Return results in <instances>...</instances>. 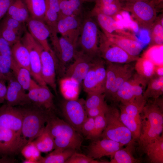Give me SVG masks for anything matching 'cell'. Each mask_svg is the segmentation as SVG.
I'll list each match as a JSON object with an SVG mask.
<instances>
[{"label":"cell","instance_id":"6da1fadb","mask_svg":"<svg viewBox=\"0 0 163 163\" xmlns=\"http://www.w3.org/2000/svg\"><path fill=\"white\" fill-rule=\"evenodd\" d=\"M141 117L139 147L144 151L147 145L160 136L163 130V101L158 98L145 104Z\"/></svg>","mask_w":163,"mask_h":163},{"label":"cell","instance_id":"7a4b0ae2","mask_svg":"<svg viewBox=\"0 0 163 163\" xmlns=\"http://www.w3.org/2000/svg\"><path fill=\"white\" fill-rule=\"evenodd\" d=\"M23 120L21 138L23 145L34 141L43 131L49 113L34 106L21 109Z\"/></svg>","mask_w":163,"mask_h":163},{"label":"cell","instance_id":"3957f363","mask_svg":"<svg viewBox=\"0 0 163 163\" xmlns=\"http://www.w3.org/2000/svg\"><path fill=\"white\" fill-rule=\"evenodd\" d=\"M105 115L107 123L100 136L102 138L110 139L124 145L133 140L131 133L121 121L117 108L109 106Z\"/></svg>","mask_w":163,"mask_h":163},{"label":"cell","instance_id":"277c9868","mask_svg":"<svg viewBox=\"0 0 163 163\" xmlns=\"http://www.w3.org/2000/svg\"><path fill=\"white\" fill-rule=\"evenodd\" d=\"M99 31L96 22L91 17L82 21L77 42V49L89 57H100L99 51Z\"/></svg>","mask_w":163,"mask_h":163},{"label":"cell","instance_id":"5b68a950","mask_svg":"<svg viewBox=\"0 0 163 163\" xmlns=\"http://www.w3.org/2000/svg\"><path fill=\"white\" fill-rule=\"evenodd\" d=\"M122 10L130 13L139 26L149 30L156 19L157 11L152 2L120 0Z\"/></svg>","mask_w":163,"mask_h":163},{"label":"cell","instance_id":"8992f818","mask_svg":"<svg viewBox=\"0 0 163 163\" xmlns=\"http://www.w3.org/2000/svg\"><path fill=\"white\" fill-rule=\"evenodd\" d=\"M104 94L105 97L114 100L119 88L133 76V69L130 65L107 62Z\"/></svg>","mask_w":163,"mask_h":163},{"label":"cell","instance_id":"52a82bcc","mask_svg":"<svg viewBox=\"0 0 163 163\" xmlns=\"http://www.w3.org/2000/svg\"><path fill=\"white\" fill-rule=\"evenodd\" d=\"M56 32H52L50 36L53 51L57 60V70L63 77L67 65L74 59L78 51L77 45L61 36L59 37Z\"/></svg>","mask_w":163,"mask_h":163},{"label":"cell","instance_id":"ba28073f","mask_svg":"<svg viewBox=\"0 0 163 163\" xmlns=\"http://www.w3.org/2000/svg\"><path fill=\"white\" fill-rule=\"evenodd\" d=\"M99 51L100 57L107 62L128 64L136 61L138 56H131L120 47L110 41L99 31Z\"/></svg>","mask_w":163,"mask_h":163},{"label":"cell","instance_id":"9c48e42d","mask_svg":"<svg viewBox=\"0 0 163 163\" xmlns=\"http://www.w3.org/2000/svg\"><path fill=\"white\" fill-rule=\"evenodd\" d=\"M21 41L29 51L30 70L32 77L39 85H46L42 78L41 73V54L43 48L27 31L25 32Z\"/></svg>","mask_w":163,"mask_h":163},{"label":"cell","instance_id":"30bf717a","mask_svg":"<svg viewBox=\"0 0 163 163\" xmlns=\"http://www.w3.org/2000/svg\"><path fill=\"white\" fill-rule=\"evenodd\" d=\"M84 101L82 99L66 100L61 104L62 111L66 121L81 134L82 125L87 117Z\"/></svg>","mask_w":163,"mask_h":163},{"label":"cell","instance_id":"8fae6325","mask_svg":"<svg viewBox=\"0 0 163 163\" xmlns=\"http://www.w3.org/2000/svg\"><path fill=\"white\" fill-rule=\"evenodd\" d=\"M45 126L52 136L70 139L82 142L81 134L66 121L60 119L53 113L48 114Z\"/></svg>","mask_w":163,"mask_h":163},{"label":"cell","instance_id":"7c38bea8","mask_svg":"<svg viewBox=\"0 0 163 163\" xmlns=\"http://www.w3.org/2000/svg\"><path fill=\"white\" fill-rule=\"evenodd\" d=\"M95 58L78 51L74 59V62L66 68L62 78L71 79L78 85L81 84Z\"/></svg>","mask_w":163,"mask_h":163},{"label":"cell","instance_id":"4fadbf2b","mask_svg":"<svg viewBox=\"0 0 163 163\" xmlns=\"http://www.w3.org/2000/svg\"><path fill=\"white\" fill-rule=\"evenodd\" d=\"M23 115L21 109L7 104L0 107V125L15 133L21 140Z\"/></svg>","mask_w":163,"mask_h":163},{"label":"cell","instance_id":"5bb4252c","mask_svg":"<svg viewBox=\"0 0 163 163\" xmlns=\"http://www.w3.org/2000/svg\"><path fill=\"white\" fill-rule=\"evenodd\" d=\"M31 104L48 113L55 109L54 96L47 85L38 86L28 91L27 93Z\"/></svg>","mask_w":163,"mask_h":163},{"label":"cell","instance_id":"9a60e30c","mask_svg":"<svg viewBox=\"0 0 163 163\" xmlns=\"http://www.w3.org/2000/svg\"><path fill=\"white\" fill-rule=\"evenodd\" d=\"M82 22L79 16H59L56 25L57 32L77 45Z\"/></svg>","mask_w":163,"mask_h":163},{"label":"cell","instance_id":"2e32d148","mask_svg":"<svg viewBox=\"0 0 163 163\" xmlns=\"http://www.w3.org/2000/svg\"><path fill=\"white\" fill-rule=\"evenodd\" d=\"M41 73L42 78L46 85L50 86L57 93L56 81L57 60L53 50L47 51L44 50L41 54Z\"/></svg>","mask_w":163,"mask_h":163},{"label":"cell","instance_id":"e0dca14e","mask_svg":"<svg viewBox=\"0 0 163 163\" xmlns=\"http://www.w3.org/2000/svg\"><path fill=\"white\" fill-rule=\"evenodd\" d=\"M23 146L14 133L0 125V158L16 154L20 152Z\"/></svg>","mask_w":163,"mask_h":163},{"label":"cell","instance_id":"ac0fdd59","mask_svg":"<svg viewBox=\"0 0 163 163\" xmlns=\"http://www.w3.org/2000/svg\"><path fill=\"white\" fill-rule=\"evenodd\" d=\"M123 144L106 138L93 142L87 148V155L93 159L105 156L112 157L118 150L122 148Z\"/></svg>","mask_w":163,"mask_h":163},{"label":"cell","instance_id":"d6986e66","mask_svg":"<svg viewBox=\"0 0 163 163\" xmlns=\"http://www.w3.org/2000/svg\"><path fill=\"white\" fill-rule=\"evenodd\" d=\"M5 100L7 104L14 107L30 104L27 93L14 76L9 79Z\"/></svg>","mask_w":163,"mask_h":163},{"label":"cell","instance_id":"ffe728a7","mask_svg":"<svg viewBox=\"0 0 163 163\" xmlns=\"http://www.w3.org/2000/svg\"><path fill=\"white\" fill-rule=\"evenodd\" d=\"M29 32L33 38L41 45L44 50L51 51L47 40L51 30L43 21L30 17L27 22Z\"/></svg>","mask_w":163,"mask_h":163},{"label":"cell","instance_id":"44dd1931","mask_svg":"<svg viewBox=\"0 0 163 163\" xmlns=\"http://www.w3.org/2000/svg\"><path fill=\"white\" fill-rule=\"evenodd\" d=\"M94 17L105 35H116L135 38L133 35L120 28L113 18L98 12H90Z\"/></svg>","mask_w":163,"mask_h":163},{"label":"cell","instance_id":"7402d4cb","mask_svg":"<svg viewBox=\"0 0 163 163\" xmlns=\"http://www.w3.org/2000/svg\"><path fill=\"white\" fill-rule=\"evenodd\" d=\"M105 35L110 41L131 56H138L142 50V44L136 38L116 35Z\"/></svg>","mask_w":163,"mask_h":163},{"label":"cell","instance_id":"603a6c76","mask_svg":"<svg viewBox=\"0 0 163 163\" xmlns=\"http://www.w3.org/2000/svg\"><path fill=\"white\" fill-rule=\"evenodd\" d=\"M11 69L16 80L25 90L28 91L39 85L32 78L30 71L18 65L13 58Z\"/></svg>","mask_w":163,"mask_h":163},{"label":"cell","instance_id":"cb8c5ba5","mask_svg":"<svg viewBox=\"0 0 163 163\" xmlns=\"http://www.w3.org/2000/svg\"><path fill=\"white\" fill-rule=\"evenodd\" d=\"M11 51L12 58L16 63L30 71L29 51L21 40L11 46Z\"/></svg>","mask_w":163,"mask_h":163},{"label":"cell","instance_id":"d4e9b609","mask_svg":"<svg viewBox=\"0 0 163 163\" xmlns=\"http://www.w3.org/2000/svg\"><path fill=\"white\" fill-rule=\"evenodd\" d=\"M144 152L151 162L163 163V135H162L148 144Z\"/></svg>","mask_w":163,"mask_h":163},{"label":"cell","instance_id":"484cf974","mask_svg":"<svg viewBox=\"0 0 163 163\" xmlns=\"http://www.w3.org/2000/svg\"><path fill=\"white\" fill-rule=\"evenodd\" d=\"M76 150L71 149L55 148L48 155L42 157L38 163H65Z\"/></svg>","mask_w":163,"mask_h":163},{"label":"cell","instance_id":"4316f807","mask_svg":"<svg viewBox=\"0 0 163 163\" xmlns=\"http://www.w3.org/2000/svg\"><path fill=\"white\" fill-rule=\"evenodd\" d=\"M147 84V88L143 94L146 101L149 98L156 99L163 94V76L154 75L149 80Z\"/></svg>","mask_w":163,"mask_h":163},{"label":"cell","instance_id":"83f0119b","mask_svg":"<svg viewBox=\"0 0 163 163\" xmlns=\"http://www.w3.org/2000/svg\"><path fill=\"white\" fill-rule=\"evenodd\" d=\"M135 141L132 140L126 145L117 151L111 157L110 163H134L138 160L133 155Z\"/></svg>","mask_w":163,"mask_h":163},{"label":"cell","instance_id":"f1b7e54d","mask_svg":"<svg viewBox=\"0 0 163 163\" xmlns=\"http://www.w3.org/2000/svg\"><path fill=\"white\" fill-rule=\"evenodd\" d=\"M155 65L150 60L143 56L136 61L135 68L137 73L148 82L155 75Z\"/></svg>","mask_w":163,"mask_h":163},{"label":"cell","instance_id":"f546056e","mask_svg":"<svg viewBox=\"0 0 163 163\" xmlns=\"http://www.w3.org/2000/svg\"><path fill=\"white\" fill-rule=\"evenodd\" d=\"M33 141L41 152L47 153L55 149L54 139L46 126L40 135Z\"/></svg>","mask_w":163,"mask_h":163},{"label":"cell","instance_id":"4dcf8cb0","mask_svg":"<svg viewBox=\"0 0 163 163\" xmlns=\"http://www.w3.org/2000/svg\"><path fill=\"white\" fill-rule=\"evenodd\" d=\"M32 18L44 21L47 6L45 0H23Z\"/></svg>","mask_w":163,"mask_h":163},{"label":"cell","instance_id":"1f68e13d","mask_svg":"<svg viewBox=\"0 0 163 163\" xmlns=\"http://www.w3.org/2000/svg\"><path fill=\"white\" fill-rule=\"evenodd\" d=\"M62 16H79L81 13L82 4L81 0H58Z\"/></svg>","mask_w":163,"mask_h":163},{"label":"cell","instance_id":"d6a6232c","mask_svg":"<svg viewBox=\"0 0 163 163\" xmlns=\"http://www.w3.org/2000/svg\"><path fill=\"white\" fill-rule=\"evenodd\" d=\"M129 78L119 88L116 94L114 100L121 103L134 102L135 98L133 89V78Z\"/></svg>","mask_w":163,"mask_h":163},{"label":"cell","instance_id":"836d02e7","mask_svg":"<svg viewBox=\"0 0 163 163\" xmlns=\"http://www.w3.org/2000/svg\"><path fill=\"white\" fill-rule=\"evenodd\" d=\"M120 119L125 126L131 132L132 140L138 141L140 136L141 124L133 117L120 108Z\"/></svg>","mask_w":163,"mask_h":163},{"label":"cell","instance_id":"e575fe53","mask_svg":"<svg viewBox=\"0 0 163 163\" xmlns=\"http://www.w3.org/2000/svg\"><path fill=\"white\" fill-rule=\"evenodd\" d=\"M149 31L151 40L149 47L163 46V17L162 16L157 18Z\"/></svg>","mask_w":163,"mask_h":163},{"label":"cell","instance_id":"d590c367","mask_svg":"<svg viewBox=\"0 0 163 163\" xmlns=\"http://www.w3.org/2000/svg\"><path fill=\"white\" fill-rule=\"evenodd\" d=\"M94 60L91 67L82 81L83 89L87 94L91 93H103L98 85L94 66Z\"/></svg>","mask_w":163,"mask_h":163},{"label":"cell","instance_id":"8d00e7d4","mask_svg":"<svg viewBox=\"0 0 163 163\" xmlns=\"http://www.w3.org/2000/svg\"><path fill=\"white\" fill-rule=\"evenodd\" d=\"M20 152L25 159L33 161L35 163H38L42 157L41 152L33 141L28 142L24 145Z\"/></svg>","mask_w":163,"mask_h":163},{"label":"cell","instance_id":"74e56055","mask_svg":"<svg viewBox=\"0 0 163 163\" xmlns=\"http://www.w3.org/2000/svg\"><path fill=\"white\" fill-rule=\"evenodd\" d=\"M86 99L84 101L86 110L95 108L106 103L105 101V95L103 93H91L88 94Z\"/></svg>","mask_w":163,"mask_h":163},{"label":"cell","instance_id":"f35d334b","mask_svg":"<svg viewBox=\"0 0 163 163\" xmlns=\"http://www.w3.org/2000/svg\"><path fill=\"white\" fill-rule=\"evenodd\" d=\"M122 10L120 1L119 2L102 6L95 5L91 12H98L113 18Z\"/></svg>","mask_w":163,"mask_h":163},{"label":"cell","instance_id":"ab89813d","mask_svg":"<svg viewBox=\"0 0 163 163\" xmlns=\"http://www.w3.org/2000/svg\"><path fill=\"white\" fill-rule=\"evenodd\" d=\"M122 104L120 108L135 118L141 124L140 113L142 112L143 107L133 102H127Z\"/></svg>","mask_w":163,"mask_h":163},{"label":"cell","instance_id":"60d3db41","mask_svg":"<svg viewBox=\"0 0 163 163\" xmlns=\"http://www.w3.org/2000/svg\"><path fill=\"white\" fill-rule=\"evenodd\" d=\"M59 16V13L47 6L44 21L50 28L51 32L57 33L56 25Z\"/></svg>","mask_w":163,"mask_h":163},{"label":"cell","instance_id":"b9f144b4","mask_svg":"<svg viewBox=\"0 0 163 163\" xmlns=\"http://www.w3.org/2000/svg\"><path fill=\"white\" fill-rule=\"evenodd\" d=\"M0 31L4 38L11 47L21 40V36L13 30L0 23Z\"/></svg>","mask_w":163,"mask_h":163},{"label":"cell","instance_id":"7bdbcfd3","mask_svg":"<svg viewBox=\"0 0 163 163\" xmlns=\"http://www.w3.org/2000/svg\"><path fill=\"white\" fill-rule=\"evenodd\" d=\"M12 57L0 56V70L8 81L14 76L11 69Z\"/></svg>","mask_w":163,"mask_h":163},{"label":"cell","instance_id":"ee69618b","mask_svg":"<svg viewBox=\"0 0 163 163\" xmlns=\"http://www.w3.org/2000/svg\"><path fill=\"white\" fill-rule=\"evenodd\" d=\"M0 23L13 30L21 36L24 30L23 23L7 16Z\"/></svg>","mask_w":163,"mask_h":163},{"label":"cell","instance_id":"f6af8a7d","mask_svg":"<svg viewBox=\"0 0 163 163\" xmlns=\"http://www.w3.org/2000/svg\"><path fill=\"white\" fill-rule=\"evenodd\" d=\"M105 114H103L94 118V129L91 139L100 136L105 128L107 122Z\"/></svg>","mask_w":163,"mask_h":163},{"label":"cell","instance_id":"bcb514c9","mask_svg":"<svg viewBox=\"0 0 163 163\" xmlns=\"http://www.w3.org/2000/svg\"><path fill=\"white\" fill-rule=\"evenodd\" d=\"M99 161L89 157L87 155L74 152L66 161L65 163H97Z\"/></svg>","mask_w":163,"mask_h":163},{"label":"cell","instance_id":"7dc6e473","mask_svg":"<svg viewBox=\"0 0 163 163\" xmlns=\"http://www.w3.org/2000/svg\"><path fill=\"white\" fill-rule=\"evenodd\" d=\"M94 129V118L87 117L81 128V133L88 139H91Z\"/></svg>","mask_w":163,"mask_h":163},{"label":"cell","instance_id":"c3c4849f","mask_svg":"<svg viewBox=\"0 0 163 163\" xmlns=\"http://www.w3.org/2000/svg\"><path fill=\"white\" fill-rule=\"evenodd\" d=\"M29 14L28 9L24 2L15 14L10 17L24 23L27 22L30 18Z\"/></svg>","mask_w":163,"mask_h":163},{"label":"cell","instance_id":"681fc988","mask_svg":"<svg viewBox=\"0 0 163 163\" xmlns=\"http://www.w3.org/2000/svg\"><path fill=\"white\" fill-rule=\"evenodd\" d=\"M109 108L107 103L102 105L86 110L88 117L95 118L103 114H105Z\"/></svg>","mask_w":163,"mask_h":163},{"label":"cell","instance_id":"f907efd6","mask_svg":"<svg viewBox=\"0 0 163 163\" xmlns=\"http://www.w3.org/2000/svg\"><path fill=\"white\" fill-rule=\"evenodd\" d=\"M0 56L12 57L11 47L2 36L0 31Z\"/></svg>","mask_w":163,"mask_h":163},{"label":"cell","instance_id":"816d5d0a","mask_svg":"<svg viewBox=\"0 0 163 163\" xmlns=\"http://www.w3.org/2000/svg\"><path fill=\"white\" fill-rule=\"evenodd\" d=\"M13 0H0V21L6 14Z\"/></svg>","mask_w":163,"mask_h":163},{"label":"cell","instance_id":"f5cc1de1","mask_svg":"<svg viewBox=\"0 0 163 163\" xmlns=\"http://www.w3.org/2000/svg\"><path fill=\"white\" fill-rule=\"evenodd\" d=\"M6 80L0 81V104L3 103L5 100L7 87L6 85Z\"/></svg>","mask_w":163,"mask_h":163},{"label":"cell","instance_id":"db71d44e","mask_svg":"<svg viewBox=\"0 0 163 163\" xmlns=\"http://www.w3.org/2000/svg\"><path fill=\"white\" fill-rule=\"evenodd\" d=\"M45 0L47 6L58 12L60 15V9L58 0Z\"/></svg>","mask_w":163,"mask_h":163},{"label":"cell","instance_id":"11a10c76","mask_svg":"<svg viewBox=\"0 0 163 163\" xmlns=\"http://www.w3.org/2000/svg\"><path fill=\"white\" fill-rule=\"evenodd\" d=\"M96 6L105 5L119 2L120 0H96L95 1Z\"/></svg>","mask_w":163,"mask_h":163},{"label":"cell","instance_id":"9f6ffc18","mask_svg":"<svg viewBox=\"0 0 163 163\" xmlns=\"http://www.w3.org/2000/svg\"><path fill=\"white\" fill-rule=\"evenodd\" d=\"M155 75L159 77L163 76V64L155 65Z\"/></svg>","mask_w":163,"mask_h":163},{"label":"cell","instance_id":"6f0895ef","mask_svg":"<svg viewBox=\"0 0 163 163\" xmlns=\"http://www.w3.org/2000/svg\"><path fill=\"white\" fill-rule=\"evenodd\" d=\"M10 160L7 158H0V163H9Z\"/></svg>","mask_w":163,"mask_h":163},{"label":"cell","instance_id":"680465c9","mask_svg":"<svg viewBox=\"0 0 163 163\" xmlns=\"http://www.w3.org/2000/svg\"><path fill=\"white\" fill-rule=\"evenodd\" d=\"M5 80L7 81V79L5 76L2 74L0 70V81Z\"/></svg>","mask_w":163,"mask_h":163},{"label":"cell","instance_id":"91938a15","mask_svg":"<svg viewBox=\"0 0 163 163\" xmlns=\"http://www.w3.org/2000/svg\"><path fill=\"white\" fill-rule=\"evenodd\" d=\"M82 2L83 3L84 2H91L93 1H95L96 0H81Z\"/></svg>","mask_w":163,"mask_h":163},{"label":"cell","instance_id":"94428289","mask_svg":"<svg viewBox=\"0 0 163 163\" xmlns=\"http://www.w3.org/2000/svg\"><path fill=\"white\" fill-rule=\"evenodd\" d=\"M138 1H148L149 0H136Z\"/></svg>","mask_w":163,"mask_h":163},{"label":"cell","instance_id":"6125c7cd","mask_svg":"<svg viewBox=\"0 0 163 163\" xmlns=\"http://www.w3.org/2000/svg\"><path fill=\"white\" fill-rule=\"evenodd\" d=\"M156 1H157L158 2H160V1L162 2V0H155Z\"/></svg>","mask_w":163,"mask_h":163}]
</instances>
